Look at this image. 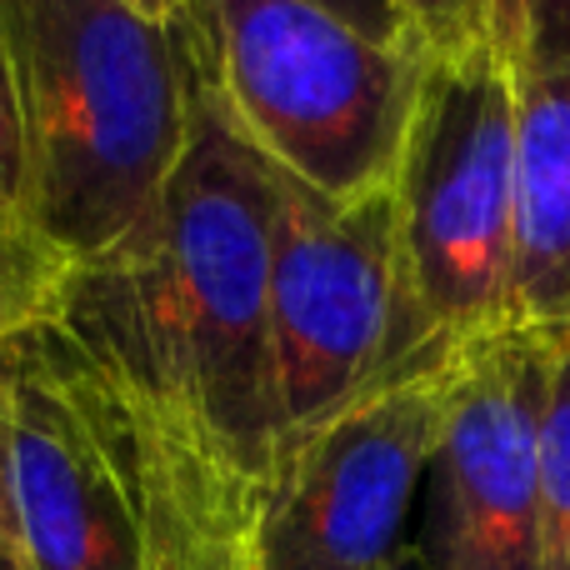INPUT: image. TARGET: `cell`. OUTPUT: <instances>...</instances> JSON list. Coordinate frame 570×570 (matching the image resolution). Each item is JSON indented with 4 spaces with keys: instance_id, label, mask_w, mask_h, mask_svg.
I'll use <instances>...</instances> for the list:
<instances>
[{
    "instance_id": "obj_1",
    "label": "cell",
    "mask_w": 570,
    "mask_h": 570,
    "mask_svg": "<svg viewBox=\"0 0 570 570\" xmlns=\"http://www.w3.org/2000/svg\"><path fill=\"white\" fill-rule=\"evenodd\" d=\"M271 226L276 166L240 136L196 56L180 166L116 246L60 271L46 315L136 421L256 491L276 465Z\"/></svg>"
},
{
    "instance_id": "obj_7",
    "label": "cell",
    "mask_w": 570,
    "mask_h": 570,
    "mask_svg": "<svg viewBox=\"0 0 570 570\" xmlns=\"http://www.w3.org/2000/svg\"><path fill=\"white\" fill-rule=\"evenodd\" d=\"M6 455L26 570H140L116 395L46 321L6 345Z\"/></svg>"
},
{
    "instance_id": "obj_19",
    "label": "cell",
    "mask_w": 570,
    "mask_h": 570,
    "mask_svg": "<svg viewBox=\"0 0 570 570\" xmlns=\"http://www.w3.org/2000/svg\"><path fill=\"white\" fill-rule=\"evenodd\" d=\"M391 570H431V561H425V551L411 541V546H405V551L391 561Z\"/></svg>"
},
{
    "instance_id": "obj_4",
    "label": "cell",
    "mask_w": 570,
    "mask_h": 570,
    "mask_svg": "<svg viewBox=\"0 0 570 570\" xmlns=\"http://www.w3.org/2000/svg\"><path fill=\"white\" fill-rule=\"evenodd\" d=\"M196 56L240 136L325 200L391 186L425 46H381L311 0H186Z\"/></svg>"
},
{
    "instance_id": "obj_3",
    "label": "cell",
    "mask_w": 570,
    "mask_h": 570,
    "mask_svg": "<svg viewBox=\"0 0 570 570\" xmlns=\"http://www.w3.org/2000/svg\"><path fill=\"white\" fill-rule=\"evenodd\" d=\"M395 321L385 385L451 365L511 331L515 66L495 40L425 70L395 170Z\"/></svg>"
},
{
    "instance_id": "obj_11",
    "label": "cell",
    "mask_w": 570,
    "mask_h": 570,
    "mask_svg": "<svg viewBox=\"0 0 570 570\" xmlns=\"http://www.w3.org/2000/svg\"><path fill=\"white\" fill-rule=\"evenodd\" d=\"M541 570H570V331H551L541 411Z\"/></svg>"
},
{
    "instance_id": "obj_17",
    "label": "cell",
    "mask_w": 570,
    "mask_h": 570,
    "mask_svg": "<svg viewBox=\"0 0 570 570\" xmlns=\"http://www.w3.org/2000/svg\"><path fill=\"white\" fill-rule=\"evenodd\" d=\"M0 570H26L10 511V455H6V351H0Z\"/></svg>"
},
{
    "instance_id": "obj_16",
    "label": "cell",
    "mask_w": 570,
    "mask_h": 570,
    "mask_svg": "<svg viewBox=\"0 0 570 570\" xmlns=\"http://www.w3.org/2000/svg\"><path fill=\"white\" fill-rule=\"evenodd\" d=\"M311 6L331 10L335 20H345L351 30L381 40V46H421L411 36V26H405V16L395 10V0H311Z\"/></svg>"
},
{
    "instance_id": "obj_13",
    "label": "cell",
    "mask_w": 570,
    "mask_h": 570,
    "mask_svg": "<svg viewBox=\"0 0 570 570\" xmlns=\"http://www.w3.org/2000/svg\"><path fill=\"white\" fill-rule=\"evenodd\" d=\"M491 40L515 70L570 66V0H501Z\"/></svg>"
},
{
    "instance_id": "obj_15",
    "label": "cell",
    "mask_w": 570,
    "mask_h": 570,
    "mask_svg": "<svg viewBox=\"0 0 570 570\" xmlns=\"http://www.w3.org/2000/svg\"><path fill=\"white\" fill-rule=\"evenodd\" d=\"M0 226H26V150H20V110L6 46H0Z\"/></svg>"
},
{
    "instance_id": "obj_2",
    "label": "cell",
    "mask_w": 570,
    "mask_h": 570,
    "mask_svg": "<svg viewBox=\"0 0 570 570\" xmlns=\"http://www.w3.org/2000/svg\"><path fill=\"white\" fill-rule=\"evenodd\" d=\"M0 46L26 150V230L80 266L146 216L186 156L190 20H150L126 0H0Z\"/></svg>"
},
{
    "instance_id": "obj_5",
    "label": "cell",
    "mask_w": 570,
    "mask_h": 570,
    "mask_svg": "<svg viewBox=\"0 0 570 570\" xmlns=\"http://www.w3.org/2000/svg\"><path fill=\"white\" fill-rule=\"evenodd\" d=\"M266 311L281 455L385 385L401 321L395 180L355 200H325L276 170Z\"/></svg>"
},
{
    "instance_id": "obj_12",
    "label": "cell",
    "mask_w": 570,
    "mask_h": 570,
    "mask_svg": "<svg viewBox=\"0 0 570 570\" xmlns=\"http://www.w3.org/2000/svg\"><path fill=\"white\" fill-rule=\"evenodd\" d=\"M60 261L26 226H0V351L50 315Z\"/></svg>"
},
{
    "instance_id": "obj_8",
    "label": "cell",
    "mask_w": 570,
    "mask_h": 570,
    "mask_svg": "<svg viewBox=\"0 0 570 570\" xmlns=\"http://www.w3.org/2000/svg\"><path fill=\"white\" fill-rule=\"evenodd\" d=\"M551 331H501L451 385L421 551L431 570H541V411Z\"/></svg>"
},
{
    "instance_id": "obj_6",
    "label": "cell",
    "mask_w": 570,
    "mask_h": 570,
    "mask_svg": "<svg viewBox=\"0 0 570 570\" xmlns=\"http://www.w3.org/2000/svg\"><path fill=\"white\" fill-rule=\"evenodd\" d=\"M461 361L365 391L285 445L261 491L250 570H391L425 491Z\"/></svg>"
},
{
    "instance_id": "obj_10",
    "label": "cell",
    "mask_w": 570,
    "mask_h": 570,
    "mask_svg": "<svg viewBox=\"0 0 570 570\" xmlns=\"http://www.w3.org/2000/svg\"><path fill=\"white\" fill-rule=\"evenodd\" d=\"M110 391V385H106ZM116 395V391H110ZM120 411L140 505V570H250L261 491Z\"/></svg>"
},
{
    "instance_id": "obj_14",
    "label": "cell",
    "mask_w": 570,
    "mask_h": 570,
    "mask_svg": "<svg viewBox=\"0 0 570 570\" xmlns=\"http://www.w3.org/2000/svg\"><path fill=\"white\" fill-rule=\"evenodd\" d=\"M495 6L501 0H395L411 36L431 56H455V50H471L481 40H491Z\"/></svg>"
},
{
    "instance_id": "obj_9",
    "label": "cell",
    "mask_w": 570,
    "mask_h": 570,
    "mask_svg": "<svg viewBox=\"0 0 570 570\" xmlns=\"http://www.w3.org/2000/svg\"><path fill=\"white\" fill-rule=\"evenodd\" d=\"M511 331H570V66L515 70Z\"/></svg>"
},
{
    "instance_id": "obj_18",
    "label": "cell",
    "mask_w": 570,
    "mask_h": 570,
    "mask_svg": "<svg viewBox=\"0 0 570 570\" xmlns=\"http://www.w3.org/2000/svg\"><path fill=\"white\" fill-rule=\"evenodd\" d=\"M126 6H136L140 16H150V20H176L180 10H186V0H126Z\"/></svg>"
}]
</instances>
